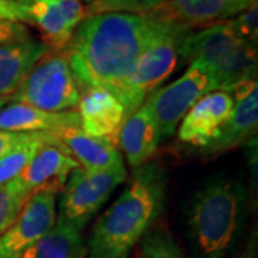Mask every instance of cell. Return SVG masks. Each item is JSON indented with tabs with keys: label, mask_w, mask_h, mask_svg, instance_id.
Returning <instances> with one entry per match:
<instances>
[{
	"label": "cell",
	"mask_w": 258,
	"mask_h": 258,
	"mask_svg": "<svg viewBox=\"0 0 258 258\" xmlns=\"http://www.w3.org/2000/svg\"><path fill=\"white\" fill-rule=\"evenodd\" d=\"M179 29L185 28L151 13H103L85 18L66 47L81 93L106 89L118 98L141 55L161 37Z\"/></svg>",
	"instance_id": "cell-1"
},
{
	"label": "cell",
	"mask_w": 258,
	"mask_h": 258,
	"mask_svg": "<svg viewBox=\"0 0 258 258\" xmlns=\"http://www.w3.org/2000/svg\"><path fill=\"white\" fill-rule=\"evenodd\" d=\"M166 174L151 162L135 169L132 181L93 225L88 258H128L164 210Z\"/></svg>",
	"instance_id": "cell-2"
},
{
	"label": "cell",
	"mask_w": 258,
	"mask_h": 258,
	"mask_svg": "<svg viewBox=\"0 0 258 258\" xmlns=\"http://www.w3.org/2000/svg\"><path fill=\"white\" fill-rule=\"evenodd\" d=\"M248 204L240 179L212 178L194 194L186 210V227L201 258H225L238 240Z\"/></svg>",
	"instance_id": "cell-3"
},
{
	"label": "cell",
	"mask_w": 258,
	"mask_h": 258,
	"mask_svg": "<svg viewBox=\"0 0 258 258\" xmlns=\"http://www.w3.org/2000/svg\"><path fill=\"white\" fill-rule=\"evenodd\" d=\"M178 55L210 75L215 91L232 93L242 83L257 81V47L238 39L224 22L189 32Z\"/></svg>",
	"instance_id": "cell-4"
},
{
	"label": "cell",
	"mask_w": 258,
	"mask_h": 258,
	"mask_svg": "<svg viewBox=\"0 0 258 258\" xmlns=\"http://www.w3.org/2000/svg\"><path fill=\"white\" fill-rule=\"evenodd\" d=\"M81 95L64 49L49 50L29 71L9 101L46 112H64L78 108Z\"/></svg>",
	"instance_id": "cell-5"
},
{
	"label": "cell",
	"mask_w": 258,
	"mask_h": 258,
	"mask_svg": "<svg viewBox=\"0 0 258 258\" xmlns=\"http://www.w3.org/2000/svg\"><path fill=\"white\" fill-rule=\"evenodd\" d=\"M126 176L125 164L93 172L85 171L81 166L74 169L62 188L56 221L82 231L118 185L125 182Z\"/></svg>",
	"instance_id": "cell-6"
},
{
	"label": "cell",
	"mask_w": 258,
	"mask_h": 258,
	"mask_svg": "<svg viewBox=\"0 0 258 258\" xmlns=\"http://www.w3.org/2000/svg\"><path fill=\"white\" fill-rule=\"evenodd\" d=\"M189 32L192 30H175L161 37L141 55L118 95L126 118L138 111L148 96L172 74L179 59L178 50L181 42Z\"/></svg>",
	"instance_id": "cell-7"
},
{
	"label": "cell",
	"mask_w": 258,
	"mask_h": 258,
	"mask_svg": "<svg viewBox=\"0 0 258 258\" xmlns=\"http://www.w3.org/2000/svg\"><path fill=\"white\" fill-rule=\"evenodd\" d=\"M214 91L210 75L198 64L189 63L181 78L151 93L144 106L157 122L161 139L164 141L175 134L181 120L194 105Z\"/></svg>",
	"instance_id": "cell-8"
},
{
	"label": "cell",
	"mask_w": 258,
	"mask_h": 258,
	"mask_svg": "<svg viewBox=\"0 0 258 258\" xmlns=\"http://www.w3.org/2000/svg\"><path fill=\"white\" fill-rule=\"evenodd\" d=\"M55 191L40 189L28 197L22 211L0 235V258H22L56 222Z\"/></svg>",
	"instance_id": "cell-9"
},
{
	"label": "cell",
	"mask_w": 258,
	"mask_h": 258,
	"mask_svg": "<svg viewBox=\"0 0 258 258\" xmlns=\"http://www.w3.org/2000/svg\"><path fill=\"white\" fill-rule=\"evenodd\" d=\"M29 18L40 32V42L49 50L60 52L69 46L75 30L86 18V6L82 0H32Z\"/></svg>",
	"instance_id": "cell-10"
},
{
	"label": "cell",
	"mask_w": 258,
	"mask_h": 258,
	"mask_svg": "<svg viewBox=\"0 0 258 258\" xmlns=\"http://www.w3.org/2000/svg\"><path fill=\"white\" fill-rule=\"evenodd\" d=\"M234 106L228 118L222 123L217 138L203 151L210 155L227 152L245 145L257 137L258 128V83L257 81L242 83L234 92Z\"/></svg>",
	"instance_id": "cell-11"
},
{
	"label": "cell",
	"mask_w": 258,
	"mask_h": 258,
	"mask_svg": "<svg viewBox=\"0 0 258 258\" xmlns=\"http://www.w3.org/2000/svg\"><path fill=\"white\" fill-rule=\"evenodd\" d=\"M234 106L228 92L214 91L194 105L178 126V139L189 147L204 149L217 138Z\"/></svg>",
	"instance_id": "cell-12"
},
{
	"label": "cell",
	"mask_w": 258,
	"mask_h": 258,
	"mask_svg": "<svg viewBox=\"0 0 258 258\" xmlns=\"http://www.w3.org/2000/svg\"><path fill=\"white\" fill-rule=\"evenodd\" d=\"M76 168H79L78 162L62 145L45 144L37 149L35 157L15 181L29 194L40 189L57 194Z\"/></svg>",
	"instance_id": "cell-13"
},
{
	"label": "cell",
	"mask_w": 258,
	"mask_h": 258,
	"mask_svg": "<svg viewBox=\"0 0 258 258\" xmlns=\"http://www.w3.org/2000/svg\"><path fill=\"white\" fill-rule=\"evenodd\" d=\"M76 111L79 115V128L85 134L108 139L118 147L119 129L126 115L115 95L106 89L85 91Z\"/></svg>",
	"instance_id": "cell-14"
},
{
	"label": "cell",
	"mask_w": 258,
	"mask_h": 258,
	"mask_svg": "<svg viewBox=\"0 0 258 258\" xmlns=\"http://www.w3.org/2000/svg\"><path fill=\"white\" fill-rule=\"evenodd\" d=\"M149 13L188 30L214 26L237 16L232 0H166Z\"/></svg>",
	"instance_id": "cell-15"
},
{
	"label": "cell",
	"mask_w": 258,
	"mask_h": 258,
	"mask_svg": "<svg viewBox=\"0 0 258 258\" xmlns=\"http://www.w3.org/2000/svg\"><path fill=\"white\" fill-rule=\"evenodd\" d=\"M55 135L64 151L85 171H106L123 164L118 147L108 139L91 137L81 128L62 129Z\"/></svg>",
	"instance_id": "cell-16"
},
{
	"label": "cell",
	"mask_w": 258,
	"mask_h": 258,
	"mask_svg": "<svg viewBox=\"0 0 258 258\" xmlns=\"http://www.w3.org/2000/svg\"><path fill=\"white\" fill-rule=\"evenodd\" d=\"M79 128L78 111L46 112L25 103L9 102L0 108V131L8 132H50Z\"/></svg>",
	"instance_id": "cell-17"
},
{
	"label": "cell",
	"mask_w": 258,
	"mask_h": 258,
	"mask_svg": "<svg viewBox=\"0 0 258 258\" xmlns=\"http://www.w3.org/2000/svg\"><path fill=\"white\" fill-rule=\"evenodd\" d=\"M162 142L157 122L142 105L123 120L118 135V145L132 168L145 165Z\"/></svg>",
	"instance_id": "cell-18"
},
{
	"label": "cell",
	"mask_w": 258,
	"mask_h": 258,
	"mask_svg": "<svg viewBox=\"0 0 258 258\" xmlns=\"http://www.w3.org/2000/svg\"><path fill=\"white\" fill-rule=\"evenodd\" d=\"M47 52L49 49L33 37L0 46V96L10 98L29 71Z\"/></svg>",
	"instance_id": "cell-19"
},
{
	"label": "cell",
	"mask_w": 258,
	"mask_h": 258,
	"mask_svg": "<svg viewBox=\"0 0 258 258\" xmlns=\"http://www.w3.org/2000/svg\"><path fill=\"white\" fill-rule=\"evenodd\" d=\"M88 245L81 231L56 221L52 230L29 248L22 258H86Z\"/></svg>",
	"instance_id": "cell-20"
},
{
	"label": "cell",
	"mask_w": 258,
	"mask_h": 258,
	"mask_svg": "<svg viewBox=\"0 0 258 258\" xmlns=\"http://www.w3.org/2000/svg\"><path fill=\"white\" fill-rule=\"evenodd\" d=\"M45 144L60 145L55 134L43 132L37 138L15 148L9 154L0 158V185L8 184L10 181L16 179L22 174V171L28 166L30 159L35 157L37 149Z\"/></svg>",
	"instance_id": "cell-21"
},
{
	"label": "cell",
	"mask_w": 258,
	"mask_h": 258,
	"mask_svg": "<svg viewBox=\"0 0 258 258\" xmlns=\"http://www.w3.org/2000/svg\"><path fill=\"white\" fill-rule=\"evenodd\" d=\"M141 245V258H185L165 227H155L148 231Z\"/></svg>",
	"instance_id": "cell-22"
},
{
	"label": "cell",
	"mask_w": 258,
	"mask_h": 258,
	"mask_svg": "<svg viewBox=\"0 0 258 258\" xmlns=\"http://www.w3.org/2000/svg\"><path fill=\"white\" fill-rule=\"evenodd\" d=\"M29 195L15 179L0 185V235L16 220Z\"/></svg>",
	"instance_id": "cell-23"
},
{
	"label": "cell",
	"mask_w": 258,
	"mask_h": 258,
	"mask_svg": "<svg viewBox=\"0 0 258 258\" xmlns=\"http://www.w3.org/2000/svg\"><path fill=\"white\" fill-rule=\"evenodd\" d=\"M166 0H92L86 5V18L103 13L145 15Z\"/></svg>",
	"instance_id": "cell-24"
},
{
	"label": "cell",
	"mask_w": 258,
	"mask_h": 258,
	"mask_svg": "<svg viewBox=\"0 0 258 258\" xmlns=\"http://www.w3.org/2000/svg\"><path fill=\"white\" fill-rule=\"evenodd\" d=\"M242 42L258 47V3L224 22Z\"/></svg>",
	"instance_id": "cell-25"
},
{
	"label": "cell",
	"mask_w": 258,
	"mask_h": 258,
	"mask_svg": "<svg viewBox=\"0 0 258 258\" xmlns=\"http://www.w3.org/2000/svg\"><path fill=\"white\" fill-rule=\"evenodd\" d=\"M0 22L30 25L29 3H19V2H13V0H0Z\"/></svg>",
	"instance_id": "cell-26"
},
{
	"label": "cell",
	"mask_w": 258,
	"mask_h": 258,
	"mask_svg": "<svg viewBox=\"0 0 258 258\" xmlns=\"http://www.w3.org/2000/svg\"><path fill=\"white\" fill-rule=\"evenodd\" d=\"M43 132H32V134H23V132H8V131H0V158L15 148L26 144L32 139L37 138Z\"/></svg>",
	"instance_id": "cell-27"
},
{
	"label": "cell",
	"mask_w": 258,
	"mask_h": 258,
	"mask_svg": "<svg viewBox=\"0 0 258 258\" xmlns=\"http://www.w3.org/2000/svg\"><path fill=\"white\" fill-rule=\"evenodd\" d=\"M30 37V32L26 25L13 22H0V46L18 43Z\"/></svg>",
	"instance_id": "cell-28"
},
{
	"label": "cell",
	"mask_w": 258,
	"mask_h": 258,
	"mask_svg": "<svg viewBox=\"0 0 258 258\" xmlns=\"http://www.w3.org/2000/svg\"><path fill=\"white\" fill-rule=\"evenodd\" d=\"M247 147V159H248L249 166V178H251V185H249V197L254 200V208H257L258 201V181H257V168H258V148H257V137L252 138L245 144Z\"/></svg>",
	"instance_id": "cell-29"
},
{
	"label": "cell",
	"mask_w": 258,
	"mask_h": 258,
	"mask_svg": "<svg viewBox=\"0 0 258 258\" xmlns=\"http://www.w3.org/2000/svg\"><path fill=\"white\" fill-rule=\"evenodd\" d=\"M232 2H234V8H235L237 15H240L244 10H247L248 8H251L252 5L258 3V0H232Z\"/></svg>",
	"instance_id": "cell-30"
},
{
	"label": "cell",
	"mask_w": 258,
	"mask_h": 258,
	"mask_svg": "<svg viewBox=\"0 0 258 258\" xmlns=\"http://www.w3.org/2000/svg\"><path fill=\"white\" fill-rule=\"evenodd\" d=\"M9 98H6V96H0V108H3L5 105H8L9 103Z\"/></svg>",
	"instance_id": "cell-31"
},
{
	"label": "cell",
	"mask_w": 258,
	"mask_h": 258,
	"mask_svg": "<svg viewBox=\"0 0 258 258\" xmlns=\"http://www.w3.org/2000/svg\"><path fill=\"white\" fill-rule=\"evenodd\" d=\"M13 2H19V3H30L32 0H13Z\"/></svg>",
	"instance_id": "cell-32"
},
{
	"label": "cell",
	"mask_w": 258,
	"mask_h": 258,
	"mask_svg": "<svg viewBox=\"0 0 258 258\" xmlns=\"http://www.w3.org/2000/svg\"><path fill=\"white\" fill-rule=\"evenodd\" d=\"M82 2H86V3H91L92 0H82Z\"/></svg>",
	"instance_id": "cell-33"
},
{
	"label": "cell",
	"mask_w": 258,
	"mask_h": 258,
	"mask_svg": "<svg viewBox=\"0 0 258 258\" xmlns=\"http://www.w3.org/2000/svg\"><path fill=\"white\" fill-rule=\"evenodd\" d=\"M135 258H141V254H139V255H135Z\"/></svg>",
	"instance_id": "cell-34"
}]
</instances>
